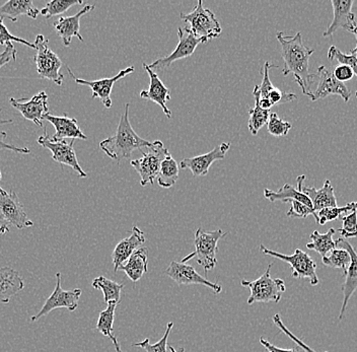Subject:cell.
<instances>
[{"instance_id": "6da1fadb", "label": "cell", "mask_w": 357, "mask_h": 352, "mask_svg": "<svg viewBox=\"0 0 357 352\" xmlns=\"http://www.w3.org/2000/svg\"><path fill=\"white\" fill-rule=\"evenodd\" d=\"M276 38L280 44L281 56L284 61L283 75L287 77L292 73L303 95L312 99L311 86L316 75L310 73L309 61L314 54V49L303 44L301 32L294 36H285L282 32H278Z\"/></svg>"}, {"instance_id": "7a4b0ae2", "label": "cell", "mask_w": 357, "mask_h": 352, "mask_svg": "<svg viewBox=\"0 0 357 352\" xmlns=\"http://www.w3.org/2000/svg\"><path fill=\"white\" fill-rule=\"evenodd\" d=\"M129 108L130 105L127 102L115 135L100 142V149L110 159L116 160L118 164H120L123 160L129 159L136 149L149 148L153 144L140 137L134 131L129 120Z\"/></svg>"}, {"instance_id": "3957f363", "label": "cell", "mask_w": 357, "mask_h": 352, "mask_svg": "<svg viewBox=\"0 0 357 352\" xmlns=\"http://www.w3.org/2000/svg\"><path fill=\"white\" fill-rule=\"evenodd\" d=\"M180 17L184 23L189 24V30L195 37L202 40L203 44L208 43L222 35V28L215 15L209 8H204L201 0L196 4L193 12L182 13Z\"/></svg>"}, {"instance_id": "277c9868", "label": "cell", "mask_w": 357, "mask_h": 352, "mask_svg": "<svg viewBox=\"0 0 357 352\" xmlns=\"http://www.w3.org/2000/svg\"><path fill=\"white\" fill-rule=\"evenodd\" d=\"M273 264L268 265L266 271L256 280H242L243 286L249 287L251 295L248 298V304L255 303H279L287 286L281 278L271 277V268Z\"/></svg>"}, {"instance_id": "5b68a950", "label": "cell", "mask_w": 357, "mask_h": 352, "mask_svg": "<svg viewBox=\"0 0 357 352\" xmlns=\"http://www.w3.org/2000/svg\"><path fill=\"white\" fill-rule=\"evenodd\" d=\"M36 55L33 58L37 72L41 79L51 80L57 86L63 84L64 75L60 72L62 63L61 59L49 46L48 40L43 35H38L35 40Z\"/></svg>"}, {"instance_id": "8992f818", "label": "cell", "mask_w": 357, "mask_h": 352, "mask_svg": "<svg viewBox=\"0 0 357 352\" xmlns=\"http://www.w3.org/2000/svg\"><path fill=\"white\" fill-rule=\"evenodd\" d=\"M222 229H215L213 231H205L204 229H198L195 233V252L187 256L182 262H187L188 259L196 257V261L205 271L212 270L218 264L216 253H218V243L223 236Z\"/></svg>"}, {"instance_id": "52a82bcc", "label": "cell", "mask_w": 357, "mask_h": 352, "mask_svg": "<svg viewBox=\"0 0 357 352\" xmlns=\"http://www.w3.org/2000/svg\"><path fill=\"white\" fill-rule=\"evenodd\" d=\"M146 148L147 151H142L144 155L142 159L130 162L131 167H133L139 175L140 184L144 187L155 183L162 160L169 155V151L160 140H155Z\"/></svg>"}, {"instance_id": "ba28073f", "label": "cell", "mask_w": 357, "mask_h": 352, "mask_svg": "<svg viewBox=\"0 0 357 352\" xmlns=\"http://www.w3.org/2000/svg\"><path fill=\"white\" fill-rule=\"evenodd\" d=\"M261 253L271 257L278 258L281 261L289 263L291 268V275L294 278H309L312 286L319 284V277L317 275V263L311 256L301 249H296L292 255H284L279 252L269 250L264 245L260 246Z\"/></svg>"}, {"instance_id": "9c48e42d", "label": "cell", "mask_w": 357, "mask_h": 352, "mask_svg": "<svg viewBox=\"0 0 357 352\" xmlns=\"http://www.w3.org/2000/svg\"><path fill=\"white\" fill-rule=\"evenodd\" d=\"M46 130V127H44V135L38 138V144L52 153V159L55 162L70 167L73 171H77L80 178L88 177V174L82 170L78 162L77 153L73 148L75 139L70 142H66V140H53L52 138H49Z\"/></svg>"}, {"instance_id": "30bf717a", "label": "cell", "mask_w": 357, "mask_h": 352, "mask_svg": "<svg viewBox=\"0 0 357 352\" xmlns=\"http://www.w3.org/2000/svg\"><path fill=\"white\" fill-rule=\"evenodd\" d=\"M82 289H75L73 291H63L61 287V273H56V285L52 295L47 298L44 306L37 315L31 318L32 322L39 320L44 316L57 309H66L75 312L78 307V300L82 296Z\"/></svg>"}, {"instance_id": "8fae6325", "label": "cell", "mask_w": 357, "mask_h": 352, "mask_svg": "<svg viewBox=\"0 0 357 352\" xmlns=\"http://www.w3.org/2000/svg\"><path fill=\"white\" fill-rule=\"evenodd\" d=\"M178 42L175 50L167 56L158 58L153 63L149 64V68L155 72L158 70H165L169 68L174 62L178 60L185 59L193 55L196 48L202 43V40L195 37L188 28L178 29Z\"/></svg>"}, {"instance_id": "7c38bea8", "label": "cell", "mask_w": 357, "mask_h": 352, "mask_svg": "<svg viewBox=\"0 0 357 352\" xmlns=\"http://www.w3.org/2000/svg\"><path fill=\"white\" fill-rule=\"evenodd\" d=\"M0 218L10 226L22 229L32 227L33 222L26 215L24 205L17 193L4 190L0 187Z\"/></svg>"}, {"instance_id": "4fadbf2b", "label": "cell", "mask_w": 357, "mask_h": 352, "mask_svg": "<svg viewBox=\"0 0 357 352\" xmlns=\"http://www.w3.org/2000/svg\"><path fill=\"white\" fill-rule=\"evenodd\" d=\"M67 70H68L70 77L75 79V84H80V86H89V88L91 89V91H93L91 99H100V102L104 105L105 108L110 109L112 107L111 93L112 91H113L114 84H115L118 80L124 79L127 75L134 72L135 68H134V66H129V68L122 69L115 77L98 80L77 79V77L73 75V71H71V69L69 68L68 66H67Z\"/></svg>"}, {"instance_id": "5bb4252c", "label": "cell", "mask_w": 357, "mask_h": 352, "mask_svg": "<svg viewBox=\"0 0 357 352\" xmlns=\"http://www.w3.org/2000/svg\"><path fill=\"white\" fill-rule=\"evenodd\" d=\"M48 95L42 91L33 95L30 101L24 99L10 98V102L13 108L22 114L24 119L32 121L38 126H43L45 115L49 112Z\"/></svg>"}, {"instance_id": "9a60e30c", "label": "cell", "mask_w": 357, "mask_h": 352, "mask_svg": "<svg viewBox=\"0 0 357 352\" xmlns=\"http://www.w3.org/2000/svg\"><path fill=\"white\" fill-rule=\"evenodd\" d=\"M165 274L169 276L174 282H177L178 285L201 284L209 287L214 291L215 295L222 293V286L220 284H214L209 282L206 278L201 276L193 266L186 264L184 262H171L167 267Z\"/></svg>"}, {"instance_id": "2e32d148", "label": "cell", "mask_w": 357, "mask_h": 352, "mask_svg": "<svg viewBox=\"0 0 357 352\" xmlns=\"http://www.w3.org/2000/svg\"><path fill=\"white\" fill-rule=\"evenodd\" d=\"M231 148L229 142H223L215 148L212 149L209 153L205 155H197V157L189 158V159L183 160L178 164V167L182 170H189L194 177H201L206 176L208 174L209 169L214 162L225 159L229 149Z\"/></svg>"}, {"instance_id": "e0dca14e", "label": "cell", "mask_w": 357, "mask_h": 352, "mask_svg": "<svg viewBox=\"0 0 357 352\" xmlns=\"http://www.w3.org/2000/svg\"><path fill=\"white\" fill-rule=\"evenodd\" d=\"M319 84L316 91L312 93V101L325 99L328 95H337L347 102L351 97V93L346 88L343 82H339L334 77L333 72L328 70L324 66L318 68Z\"/></svg>"}, {"instance_id": "ac0fdd59", "label": "cell", "mask_w": 357, "mask_h": 352, "mask_svg": "<svg viewBox=\"0 0 357 352\" xmlns=\"http://www.w3.org/2000/svg\"><path fill=\"white\" fill-rule=\"evenodd\" d=\"M336 244L338 248L345 249L349 253L350 259H351L349 267L344 273L345 282L342 286L343 303L338 318V320L341 321L344 318L346 309H347L350 298L357 291V251L350 245V243L344 239H341V238L336 240Z\"/></svg>"}, {"instance_id": "d6986e66", "label": "cell", "mask_w": 357, "mask_h": 352, "mask_svg": "<svg viewBox=\"0 0 357 352\" xmlns=\"http://www.w3.org/2000/svg\"><path fill=\"white\" fill-rule=\"evenodd\" d=\"M142 68L149 75L151 82H149V90L140 91V98L155 102L162 109L167 117L171 118V110L167 107V102L171 101V93H169V89L165 86L158 73L155 72L153 69L149 68V64L142 63Z\"/></svg>"}, {"instance_id": "ffe728a7", "label": "cell", "mask_w": 357, "mask_h": 352, "mask_svg": "<svg viewBox=\"0 0 357 352\" xmlns=\"http://www.w3.org/2000/svg\"><path fill=\"white\" fill-rule=\"evenodd\" d=\"M331 4L334 10L333 21L324 33V37H331L338 29L352 32L357 26L356 15L352 13L354 2L352 0H331Z\"/></svg>"}, {"instance_id": "44dd1931", "label": "cell", "mask_w": 357, "mask_h": 352, "mask_svg": "<svg viewBox=\"0 0 357 352\" xmlns=\"http://www.w3.org/2000/svg\"><path fill=\"white\" fill-rule=\"evenodd\" d=\"M305 180V175L298 177V188H300L301 192L305 193L311 200L312 208L316 213L322 209L330 208V207H337L336 196H335L334 188L332 187L330 180H326L321 189L303 186Z\"/></svg>"}, {"instance_id": "7402d4cb", "label": "cell", "mask_w": 357, "mask_h": 352, "mask_svg": "<svg viewBox=\"0 0 357 352\" xmlns=\"http://www.w3.org/2000/svg\"><path fill=\"white\" fill-rule=\"evenodd\" d=\"M93 8H95V6L88 4L82 8L77 15H73V17H59V20L53 24L56 34L59 36L64 46H70L73 37H77L79 41L84 42V38L80 35V20L84 15L93 10Z\"/></svg>"}, {"instance_id": "603a6c76", "label": "cell", "mask_w": 357, "mask_h": 352, "mask_svg": "<svg viewBox=\"0 0 357 352\" xmlns=\"http://www.w3.org/2000/svg\"><path fill=\"white\" fill-rule=\"evenodd\" d=\"M144 231L139 227H133L130 236L120 240L116 248L114 249L113 253H112L114 271L117 273L119 270V267L124 264L134 252L139 249L140 245L144 244Z\"/></svg>"}, {"instance_id": "cb8c5ba5", "label": "cell", "mask_w": 357, "mask_h": 352, "mask_svg": "<svg viewBox=\"0 0 357 352\" xmlns=\"http://www.w3.org/2000/svg\"><path fill=\"white\" fill-rule=\"evenodd\" d=\"M44 120L49 121V123L54 126L55 135L52 137L53 140H66V138H71L75 140L88 139V137L84 135L78 125L77 120L75 118H69L67 113H64L61 117L47 114L45 115Z\"/></svg>"}, {"instance_id": "d4e9b609", "label": "cell", "mask_w": 357, "mask_h": 352, "mask_svg": "<svg viewBox=\"0 0 357 352\" xmlns=\"http://www.w3.org/2000/svg\"><path fill=\"white\" fill-rule=\"evenodd\" d=\"M24 289V280L17 271L10 267L0 268V304H8Z\"/></svg>"}, {"instance_id": "484cf974", "label": "cell", "mask_w": 357, "mask_h": 352, "mask_svg": "<svg viewBox=\"0 0 357 352\" xmlns=\"http://www.w3.org/2000/svg\"><path fill=\"white\" fill-rule=\"evenodd\" d=\"M39 15L40 10L31 0H10L0 6V19H8L13 23H17L20 15H26L36 20Z\"/></svg>"}, {"instance_id": "4316f807", "label": "cell", "mask_w": 357, "mask_h": 352, "mask_svg": "<svg viewBox=\"0 0 357 352\" xmlns=\"http://www.w3.org/2000/svg\"><path fill=\"white\" fill-rule=\"evenodd\" d=\"M147 265H149L147 248H139L119 267V270L124 271L129 280H132L133 282H137L144 274L147 273Z\"/></svg>"}, {"instance_id": "83f0119b", "label": "cell", "mask_w": 357, "mask_h": 352, "mask_svg": "<svg viewBox=\"0 0 357 352\" xmlns=\"http://www.w3.org/2000/svg\"><path fill=\"white\" fill-rule=\"evenodd\" d=\"M264 197L271 202L281 201L287 204L289 200H296L301 204L307 205L312 208L311 200L305 193L301 192L300 188L296 189L292 185L284 184L278 191H272L270 189H264ZM314 209V208H312Z\"/></svg>"}, {"instance_id": "f1b7e54d", "label": "cell", "mask_w": 357, "mask_h": 352, "mask_svg": "<svg viewBox=\"0 0 357 352\" xmlns=\"http://www.w3.org/2000/svg\"><path fill=\"white\" fill-rule=\"evenodd\" d=\"M178 173H180L178 162L171 155H167L166 159L162 160L158 171V178H156L158 184L162 188H172L178 181Z\"/></svg>"}, {"instance_id": "f546056e", "label": "cell", "mask_w": 357, "mask_h": 352, "mask_svg": "<svg viewBox=\"0 0 357 352\" xmlns=\"http://www.w3.org/2000/svg\"><path fill=\"white\" fill-rule=\"evenodd\" d=\"M335 229H330L326 234H320L318 231H314L310 236L311 243L307 244L309 250L316 251L320 254L321 257L327 255L329 252L337 248L336 240H333Z\"/></svg>"}, {"instance_id": "4dcf8cb0", "label": "cell", "mask_w": 357, "mask_h": 352, "mask_svg": "<svg viewBox=\"0 0 357 352\" xmlns=\"http://www.w3.org/2000/svg\"><path fill=\"white\" fill-rule=\"evenodd\" d=\"M93 287L96 289H100L104 295V302L109 304L111 302H116L119 304L121 300V291L124 284H117L113 280H108L105 276H99V277L93 280Z\"/></svg>"}, {"instance_id": "1f68e13d", "label": "cell", "mask_w": 357, "mask_h": 352, "mask_svg": "<svg viewBox=\"0 0 357 352\" xmlns=\"http://www.w3.org/2000/svg\"><path fill=\"white\" fill-rule=\"evenodd\" d=\"M322 261L325 266L330 267V268L343 269L345 273L349 267L351 259H350L349 253L345 249L337 247L334 250L329 252L327 255L324 256Z\"/></svg>"}, {"instance_id": "d6a6232c", "label": "cell", "mask_w": 357, "mask_h": 352, "mask_svg": "<svg viewBox=\"0 0 357 352\" xmlns=\"http://www.w3.org/2000/svg\"><path fill=\"white\" fill-rule=\"evenodd\" d=\"M118 306V303L111 302L109 303L108 307L106 309L100 312L99 320L97 323V330L100 333L107 337L110 338L113 335V325L114 320H115L116 307Z\"/></svg>"}, {"instance_id": "836d02e7", "label": "cell", "mask_w": 357, "mask_h": 352, "mask_svg": "<svg viewBox=\"0 0 357 352\" xmlns=\"http://www.w3.org/2000/svg\"><path fill=\"white\" fill-rule=\"evenodd\" d=\"M82 3H84L82 0H53V1L47 2L46 6L40 10V13L46 19H50L55 15L68 12L71 6Z\"/></svg>"}, {"instance_id": "e575fe53", "label": "cell", "mask_w": 357, "mask_h": 352, "mask_svg": "<svg viewBox=\"0 0 357 352\" xmlns=\"http://www.w3.org/2000/svg\"><path fill=\"white\" fill-rule=\"evenodd\" d=\"M270 111L263 110L259 106L258 102L255 100V106L249 111V123H248V128L250 132L253 135H258L259 130L263 126L266 125L268 120H269Z\"/></svg>"}, {"instance_id": "d590c367", "label": "cell", "mask_w": 357, "mask_h": 352, "mask_svg": "<svg viewBox=\"0 0 357 352\" xmlns=\"http://www.w3.org/2000/svg\"><path fill=\"white\" fill-rule=\"evenodd\" d=\"M354 211H357V202H350L343 207H330V208L322 209L317 213V216H318L317 224L324 226L327 222H334L337 218L341 217L342 213Z\"/></svg>"}, {"instance_id": "8d00e7d4", "label": "cell", "mask_w": 357, "mask_h": 352, "mask_svg": "<svg viewBox=\"0 0 357 352\" xmlns=\"http://www.w3.org/2000/svg\"><path fill=\"white\" fill-rule=\"evenodd\" d=\"M268 132L275 137H287L289 135L291 124L289 122L284 121L278 117V114L271 113L269 116V120L267 123Z\"/></svg>"}, {"instance_id": "74e56055", "label": "cell", "mask_w": 357, "mask_h": 352, "mask_svg": "<svg viewBox=\"0 0 357 352\" xmlns=\"http://www.w3.org/2000/svg\"><path fill=\"white\" fill-rule=\"evenodd\" d=\"M173 327L174 323L169 322V324H167L165 335L162 336V339L156 342L155 344H151V343H149V338H145L144 341L135 343L134 346L140 347V349H144L145 352H167V338H169V333H171Z\"/></svg>"}, {"instance_id": "f35d334b", "label": "cell", "mask_w": 357, "mask_h": 352, "mask_svg": "<svg viewBox=\"0 0 357 352\" xmlns=\"http://www.w3.org/2000/svg\"><path fill=\"white\" fill-rule=\"evenodd\" d=\"M328 58H329L330 61L337 60L339 63L349 66L354 70V75L357 77V57L352 51L349 55H347L339 51L336 47L331 46L329 51H328Z\"/></svg>"}, {"instance_id": "ab89813d", "label": "cell", "mask_w": 357, "mask_h": 352, "mask_svg": "<svg viewBox=\"0 0 357 352\" xmlns=\"http://www.w3.org/2000/svg\"><path fill=\"white\" fill-rule=\"evenodd\" d=\"M13 43L22 44V45L28 46L29 48H36L35 44L11 34L8 29L6 28V24H4L3 20L0 19V46L6 47Z\"/></svg>"}, {"instance_id": "60d3db41", "label": "cell", "mask_w": 357, "mask_h": 352, "mask_svg": "<svg viewBox=\"0 0 357 352\" xmlns=\"http://www.w3.org/2000/svg\"><path fill=\"white\" fill-rule=\"evenodd\" d=\"M342 227L339 233L346 239L357 237V211H352L350 215L343 216Z\"/></svg>"}, {"instance_id": "b9f144b4", "label": "cell", "mask_w": 357, "mask_h": 352, "mask_svg": "<svg viewBox=\"0 0 357 352\" xmlns=\"http://www.w3.org/2000/svg\"><path fill=\"white\" fill-rule=\"evenodd\" d=\"M289 204H291V207L289 211H287V215L289 217H298L305 218L309 215L314 216V218L318 220L316 211L311 207L307 206V205L301 204V202L296 201V200H289Z\"/></svg>"}, {"instance_id": "7bdbcfd3", "label": "cell", "mask_w": 357, "mask_h": 352, "mask_svg": "<svg viewBox=\"0 0 357 352\" xmlns=\"http://www.w3.org/2000/svg\"><path fill=\"white\" fill-rule=\"evenodd\" d=\"M2 112L0 109V113ZM13 123V120H4L0 118V126L6 125V124ZM8 137V135L4 131L0 130V151H10L13 153H22V155H28L31 153L30 148H19V146H13V144H8L6 142V138Z\"/></svg>"}, {"instance_id": "ee69618b", "label": "cell", "mask_w": 357, "mask_h": 352, "mask_svg": "<svg viewBox=\"0 0 357 352\" xmlns=\"http://www.w3.org/2000/svg\"><path fill=\"white\" fill-rule=\"evenodd\" d=\"M273 323L276 325L278 329H280L285 335L289 336L290 339L294 341L296 345L301 347V349H303L305 352H317L314 351V349H311L309 345L305 344L303 340H301L300 338L296 337L294 333L289 331V328L283 324L282 320H281L280 315L279 314H276V315L273 316ZM328 352V351H325Z\"/></svg>"}, {"instance_id": "f6af8a7d", "label": "cell", "mask_w": 357, "mask_h": 352, "mask_svg": "<svg viewBox=\"0 0 357 352\" xmlns=\"http://www.w3.org/2000/svg\"><path fill=\"white\" fill-rule=\"evenodd\" d=\"M333 75L339 82H343V84L345 82H349L354 77V70L349 66H344V64H340V66H337L334 69Z\"/></svg>"}, {"instance_id": "bcb514c9", "label": "cell", "mask_w": 357, "mask_h": 352, "mask_svg": "<svg viewBox=\"0 0 357 352\" xmlns=\"http://www.w3.org/2000/svg\"><path fill=\"white\" fill-rule=\"evenodd\" d=\"M17 51L13 44L6 46L3 52L0 53V69L8 66L10 61H15L17 59Z\"/></svg>"}, {"instance_id": "7dc6e473", "label": "cell", "mask_w": 357, "mask_h": 352, "mask_svg": "<svg viewBox=\"0 0 357 352\" xmlns=\"http://www.w3.org/2000/svg\"><path fill=\"white\" fill-rule=\"evenodd\" d=\"M260 343L267 349L266 352H300L298 349H279V347L275 346V345L271 344L269 341L264 339V338H260Z\"/></svg>"}, {"instance_id": "c3c4849f", "label": "cell", "mask_w": 357, "mask_h": 352, "mask_svg": "<svg viewBox=\"0 0 357 352\" xmlns=\"http://www.w3.org/2000/svg\"><path fill=\"white\" fill-rule=\"evenodd\" d=\"M10 231V224H6L4 220L0 218V236L4 235V234Z\"/></svg>"}, {"instance_id": "681fc988", "label": "cell", "mask_w": 357, "mask_h": 352, "mask_svg": "<svg viewBox=\"0 0 357 352\" xmlns=\"http://www.w3.org/2000/svg\"><path fill=\"white\" fill-rule=\"evenodd\" d=\"M110 339L113 342L114 346H115L116 352H122L121 346H120L119 342H118L117 337L112 335Z\"/></svg>"}, {"instance_id": "f907efd6", "label": "cell", "mask_w": 357, "mask_h": 352, "mask_svg": "<svg viewBox=\"0 0 357 352\" xmlns=\"http://www.w3.org/2000/svg\"><path fill=\"white\" fill-rule=\"evenodd\" d=\"M352 34H354V36H356V40H357V26H356V28H354V30L352 31ZM352 52L354 53V54H356V56L357 57V44H356V48L354 49H352Z\"/></svg>"}, {"instance_id": "816d5d0a", "label": "cell", "mask_w": 357, "mask_h": 352, "mask_svg": "<svg viewBox=\"0 0 357 352\" xmlns=\"http://www.w3.org/2000/svg\"><path fill=\"white\" fill-rule=\"evenodd\" d=\"M169 351H171V352H185V349H181L180 351H176L175 347L172 346V345H169Z\"/></svg>"}, {"instance_id": "f5cc1de1", "label": "cell", "mask_w": 357, "mask_h": 352, "mask_svg": "<svg viewBox=\"0 0 357 352\" xmlns=\"http://www.w3.org/2000/svg\"><path fill=\"white\" fill-rule=\"evenodd\" d=\"M1 178H2V174H1V171H0V180H1Z\"/></svg>"}, {"instance_id": "db71d44e", "label": "cell", "mask_w": 357, "mask_h": 352, "mask_svg": "<svg viewBox=\"0 0 357 352\" xmlns=\"http://www.w3.org/2000/svg\"><path fill=\"white\" fill-rule=\"evenodd\" d=\"M356 97L357 98V91H356Z\"/></svg>"}]
</instances>
